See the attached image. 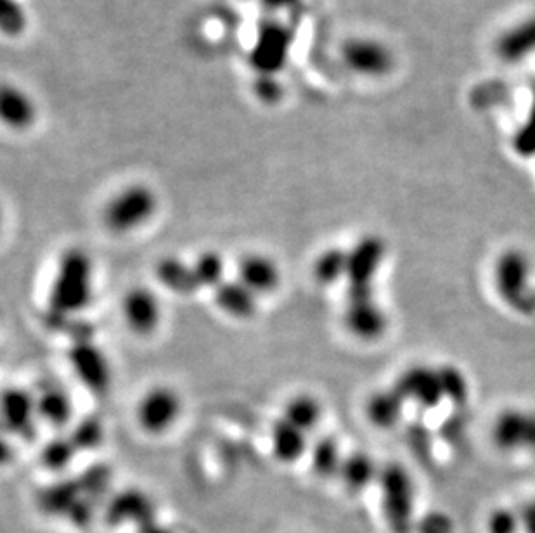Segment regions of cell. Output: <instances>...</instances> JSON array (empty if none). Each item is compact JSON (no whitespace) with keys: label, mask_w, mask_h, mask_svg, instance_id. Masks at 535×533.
Returning a JSON list of instances; mask_svg holds the SVG:
<instances>
[{"label":"cell","mask_w":535,"mask_h":533,"mask_svg":"<svg viewBox=\"0 0 535 533\" xmlns=\"http://www.w3.org/2000/svg\"><path fill=\"white\" fill-rule=\"evenodd\" d=\"M92 291L91 257L78 248L65 251L49 296L52 314L71 317L82 312L92 302Z\"/></svg>","instance_id":"1"},{"label":"cell","mask_w":535,"mask_h":533,"mask_svg":"<svg viewBox=\"0 0 535 533\" xmlns=\"http://www.w3.org/2000/svg\"><path fill=\"white\" fill-rule=\"evenodd\" d=\"M381 490V511L392 533H411L414 525L413 478L404 466L388 463L378 476Z\"/></svg>","instance_id":"2"},{"label":"cell","mask_w":535,"mask_h":533,"mask_svg":"<svg viewBox=\"0 0 535 533\" xmlns=\"http://www.w3.org/2000/svg\"><path fill=\"white\" fill-rule=\"evenodd\" d=\"M340 61L349 73L366 80L388 77L397 66L394 49L371 35H357L345 40L340 47Z\"/></svg>","instance_id":"3"},{"label":"cell","mask_w":535,"mask_h":533,"mask_svg":"<svg viewBox=\"0 0 535 533\" xmlns=\"http://www.w3.org/2000/svg\"><path fill=\"white\" fill-rule=\"evenodd\" d=\"M497 293L518 314L535 312V291L530 288V262L520 250L504 251L494 267Z\"/></svg>","instance_id":"4"},{"label":"cell","mask_w":535,"mask_h":533,"mask_svg":"<svg viewBox=\"0 0 535 533\" xmlns=\"http://www.w3.org/2000/svg\"><path fill=\"white\" fill-rule=\"evenodd\" d=\"M156 206L158 200L151 187L144 184L123 187L122 191L115 194L108 201V205L104 206V224L117 234L136 231L155 215Z\"/></svg>","instance_id":"5"},{"label":"cell","mask_w":535,"mask_h":533,"mask_svg":"<svg viewBox=\"0 0 535 533\" xmlns=\"http://www.w3.org/2000/svg\"><path fill=\"white\" fill-rule=\"evenodd\" d=\"M345 326L359 340H378L385 334L388 317L376 302L373 288L347 289Z\"/></svg>","instance_id":"6"},{"label":"cell","mask_w":535,"mask_h":533,"mask_svg":"<svg viewBox=\"0 0 535 533\" xmlns=\"http://www.w3.org/2000/svg\"><path fill=\"white\" fill-rule=\"evenodd\" d=\"M71 367L80 383L91 390L94 395L103 397L111 386V366L103 350L92 340H80L73 343L68 352Z\"/></svg>","instance_id":"7"},{"label":"cell","mask_w":535,"mask_h":533,"mask_svg":"<svg viewBox=\"0 0 535 533\" xmlns=\"http://www.w3.org/2000/svg\"><path fill=\"white\" fill-rule=\"evenodd\" d=\"M492 442L503 452H535V412L506 409L492 426Z\"/></svg>","instance_id":"8"},{"label":"cell","mask_w":535,"mask_h":533,"mask_svg":"<svg viewBox=\"0 0 535 533\" xmlns=\"http://www.w3.org/2000/svg\"><path fill=\"white\" fill-rule=\"evenodd\" d=\"M181 414V399L168 386L151 388L137 407V419L144 431L151 435H160L177 421Z\"/></svg>","instance_id":"9"},{"label":"cell","mask_w":535,"mask_h":533,"mask_svg":"<svg viewBox=\"0 0 535 533\" xmlns=\"http://www.w3.org/2000/svg\"><path fill=\"white\" fill-rule=\"evenodd\" d=\"M37 399L23 388L13 386L2 393V421L14 437L32 440L37 433Z\"/></svg>","instance_id":"10"},{"label":"cell","mask_w":535,"mask_h":533,"mask_svg":"<svg viewBox=\"0 0 535 533\" xmlns=\"http://www.w3.org/2000/svg\"><path fill=\"white\" fill-rule=\"evenodd\" d=\"M496 58L508 66H518L535 56V13L511 23L494 42Z\"/></svg>","instance_id":"11"},{"label":"cell","mask_w":535,"mask_h":533,"mask_svg":"<svg viewBox=\"0 0 535 533\" xmlns=\"http://www.w3.org/2000/svg\"><path fill=\"white\" fill-rule=\"evenodd\" d=\"M394 386L404 400H413L421 409H435L444 400L439 369L432 367H409L400 374Z\"/></svg>","instance_id":"12"},{"label":"cell","mask_w":535,"mask_h":533,"mask_svg":"<svg viewBox=\"0 0 535 533\" xmlns=\"http://www.w3.org/2000/svg\"><path fill=\"white\" fill-rule=\"evenodd\" d=\"M387 253V245L378 236H364L349 250V286H373Z\"/></svg>","instance_id":"13"},{"label":"cell","mask_w":535,"mask_h":533,"mask_svg":"<svg viewBox=\"0 0 535 533\" xmlns=\"http://www.w3.org/2000/svg\"><path fill=\"white\" fill-rule=\"evenodd\" d=\"M122 312L127 326L141 336L153 333L162 321L160 300L148 288L130 289L123 296Z\"/></svg>","instance_id":"14"},{"label":"cell","mask_w":535,"mask_h":533,"mask_svg":"<svg viewBox=\"0 0 535 533\" xmlns=\"http://www.w3.org/2000/svg\"><path fill=\"white\" fill-rule=\"evenodd\" d=\"M149 518H155V509L148 495L141 490H125L115 495L106 508V521L111 525L136 523L137 527Z\"/></svg>","instance_id":"15"},{"label":"cell","mask_w":535,"mask_h":533,"mask_svg":"<svg viewBox=\"0 0 535 533\" xmlns=\"http://www.w3.org/2000/svg\"><path fill=\"white\" fill-rule=\"evenodd\" d=\"M238 279L255 295L271 293L272 289L278 288V265L272 258L260 255V253L246 255L239 262Z\"/></svg>","instance_id":"16"},{"label":"cell","mask_w":535,"mask_h":533,"mask_svg":"<svg viewBox=\"0 0 535 533\" xmlns=\"http://www.w3.org/2000/svg\"><path fill=\"white\" fill-rule=\"evenodd\" d=\"M2 122L14 130H25L37 118V106L30 94L16 85H4L0 94Z\"/></svg>","instance_id":"17"},{"label":"cell","mask_w":535,"mask_h":533,"mask_svg":"<svg viewBox=\"0 0 535 533\" xmlns=\"http://www.w3.org/2000/svg\"><path fill=\"white\" fill-rule=\"evenodd\" d=\"M213 298L219 309L234 319H250L257 312V295L239 279L219 284L213 289Z\"/></svg>","instance_id":"18"},{"label":"cell","mask_w":535,"mask_h":533,"mask_svg":"<svg viewBox=\"0 0 535 533\" xmlns=\"http://www.w3.org/2000/svg\"><path fill=\"white\" fill-rule=\"evenodd\" d=\"M271 442L274 456L284 464L297 463L309 449L307 433L284 418L272 424Z\"/></svg>","instance_id":"19"},{"label":"cell","mask_w":535,"mask_h":533,"mask_svg":"<svg viewBox=\"0 0 535 533\" xmlns=\"http://www.w3.org/2000/svg\"><path fill=\"white\" fill-rule=\"evenodd\" d=\"M378 476L380 469L374 463L373 457L366 452H352L343 459L338 478L342 480L345 489L359 494L362 490L368 489L374 480H378Z\"/></svg>","instance_id":"20"},{"label":"cell","mask_w":535,"mask_h":533,"mask_svg":"<svg viewBox=\"0 0 535 533\" xmlns=\"http://www.w3.org/2000/svg\"><path fill=\"white\" fill-rule=\"evenodd\" d=\"M158 281L177 295H193L200 289L194 276L193 264H186L177 257H165L156 265Z\"/></svg>","instance_id":"21"},{"label":"cell","mask_w":535,"mask_h":533,"mask_svg":"<svg viewBox=\"0 0 535 533\" xmlns=\"http://www.w3.org/2000/svg\"><path fill=\"white\" fill-rule=\"evenodd\" d=\"M404 402L406 400L397 392L395 386L390 390H380L369 397L366 414L374 426H378L381 430H388V428H394L402 418Z\"/></svg>","instance_id":"22"},{"label":"cell","mask_w":535,"mask_h":533,"mask_svg":"<svg viewBox=\"0 0 535 533\" xmlns=\"http://www.w3.org/2000/svg\"><path fill=\"white\" fill-rule=\"evenodd\" d=\"M37 399V414H39L40 421L49 424L56 430L65 428L66 424L70 423L71 416H73V404H71L70 395L51 386L40 392Z\"/></svg>","instance_id":"23"},{"label":"cell","mask_w":535,"mask_h":533,"mask_svg":"<svg viewBox=\"0 0 535 533\" xmlns=\"http://www.w3.org/2000/svg\"><path fill=\"white\" fill-rule=\"evenodd\" d=\"M84 495L80 480H63L42 490L39 504L49 514H70Z\"/></svg>","instance_id":"24"},{"label":"cell","mask_w":535,"mask_h":533,"mask_svg":"<svg viewBox=\"0 0 535 533\" xmlns=\"http://www.w3.org/2000/svg\"><path fill=\"white\" fill-rule=\"evenodd\" d=\"M347 269H349V251L331 246L317 255L312 265V276L317 283L331 286L338 283L342 277H347Z\"/></svg>","instance_id":"25"},{"label":"cell","mask_w":535,"mask_h":533,"mask_svg":"<svg viewBox=\"0 0 535 533\" xmlns=\"http://www.w3.org/2000/svg\"><path fill=\"white\" fill-rule=\"evenodd\" d=\"M343 459L340 444L335 437H323L317 440L310 449V461L312 469L321 478H335L340 475Z\"/></svg>","instance_id":"26"},{"label":"cell","mask_w":535,"mask_h":533,"mask_svg":"<svg viewBox=\"0 0 535 533\" xmlns=\"http://www.w3.org/2000/svg\"><path fill=\"white\" fill-rule=\"evenodd\" d=\"M284 419H288L297 428L309 433L316 428L321 419V404L312 395H297L284 407Z\"/></svg>","instance_id":"27"},{"label":"cell","mask_w":535,"mask_h":533,"mask_svg":"<svg viewBox=\"0 0 535 533\" xmlns=\"http://www.w3.org/2000/svg\"><path fill=\"white\" fill-rule=\"evenodd\" d=\"M194 276L201 288H217L224 283L226 264L224 258L217 251H203L193 262Z\"/></svg>","instance_id":"28"},{"label":"cell","mask_w":535,"mask_h":533,"mask_svg":"<svg viewBox=\"0 0 535 533\" xmlns=\"http://www.w3.org/2000/svg\"><path fill=\"white\" fill-rule=\"evenodd\" d=\"M511 148L523 160L535 158V85L532 87V96L529 108L525 111V118L511 139Z\"/></svg>","instance_id":"29"},{"label":"cell","mask_w":535,"mask_h":533,"mask_svg":"<svg viewBox=\"0 0 535 533\" xmlns=\"http://www.w3.org/2000/svg\"><path fill=\"white\" fill-rule=\"evenodd\" d=\"M78 449L73 444L70 435L66 437H54L51 442H47L42 449L40 459L46 468L52 471H63L68 464L73 461V457L77 456Z\"/></svg>","instance_id":"30"},{"label":"cell","mask_w":535,"mask_h":533,"mask_svg":"<svg viewBox=\"0 0 535 533\" xmlns=\"http://www.w3.org/2000/svg\"><path fill=\"white\" fill-rule=\"evenodd\" d=\"M439 376L444 399L451 400L452 404L463 409L470 399V386L465 374L461 373L458 367L442 366L439 369Z\"/></svg>","instance_id":"31"},{"label":"cell","mask_w":535,"mask_h":533,"mask_svg":"<svg viewBox=\"0 0 535 533\" xmlns=\"http://www.w3.org/2000/svg\"><path fill=\"white\" fill-rule=\"evenodd\" d=\"M70 438L78 450H94L104 438L103 423L97 418H85L73 428Z\"/></svg>","instance_id":"32"},{"label":"cell","mask_w":535,"mask_h":533,"mask_svg":"<svg viewBox=\"0 0 535 533\" xmlns=\"http://www.w3.org/2000/svg\"><path fill=\"white\" fill-rule=\"evenodd\" d=\"M487 528H489V533L522 532L520 513H515V511L506 508L496 509V511L490 513Z\"/></svg>","instance_id":"33"},{"label":"cell","mask_w":535,"mask_h":533,"mask_svg":"<svg viewBox=\"0 0 535 533\" xmlns=\"http://www.w3.org/2000/svg\"><path fill=\"white\" fill-rule=\"evenodd\" d=\"M452 520L447 514L428 513L416 523L418 533H452Z\"/></svg>","instance_id":"34"},{"label":"cell","mask_w":535,"mask_h":533,"mask_svg":"<svg viewBox=\"0 0 535 533\" xmlns=\"http://www.w3.org/2000/svg\"><path fill=\"white\" fill-rule=\"evenodd\" d=\"M25 25V14L18 2L14 0H6L4 7H2V28L9 33L20 32Z\"/></svg>","instance_id":"35"},{"label":"cell","mask_w":535,"mask_h":533,"mask_svg":"<svg viewBox=\"0 0 535 533\" xmlns=\"http://www.w3.org/2000/svg\"><path fill=\"white\" fill-rule=\"evenodd\" d=\"M255 92L264 103H276L283 94V87L274 75H260V80L255 85Z\"/></svg>","instance_id":"36"},{"label":"cell","mask_w":535,"mask_h":533,"mask_svg":"<svg viewBox=\"0 0 535 533\" xmlns=\"http://www.w3.org/2000/svg\"><path fill=\"white\" fill-rule=\"evenodd\" d=\"M466 424L468 421H466L465 416L458 412L456 416L445 421L444 426H442V437L447 438L449 442H459L466 435Z\"/></svg>","instance_id":"37"},{"label":"cell","mask_w":535,"mask_h":533,"mask_svg":"<svg viewBox=\"0 0 535 533\" xmlns=\"http://www.w3.org/2000/svg\"><path fill=\"white\" fill-rule=\"evenodd\" d=\"M409 444L413 447L414 452L418 454H428L432 449V440H430V433L423 428V426H413L409 430Z\"/></svg>","instance_id":"38"},{"label":"cell","mask_w":535,"mask_h":533,"mask_svg":"<svg viewBox=\"0 0 535 533\" xmlns=\"http://www.w3.org/2000/svg\"><path fill=\"white\" fill-rule=\"evenodd\" d=\"M523 533H535V497L520 509Z\"/></svg>","instance_id":"39"},{"label":"cell","mask_w":535,"mask_h":533,"mask_svg":"<svg viewBox=\"0 0 535 533\" xmlns=\"http://www.w3.org/2000/svg\"><path fill=\"white\" fill-rule=\"evenodd\" d=\"M137 533H174L170 528L163 527L162 523H158L156 518H149V520L142 521L141 525H137Z\"/></svg>","instance_id":"40"}]
</instances>
